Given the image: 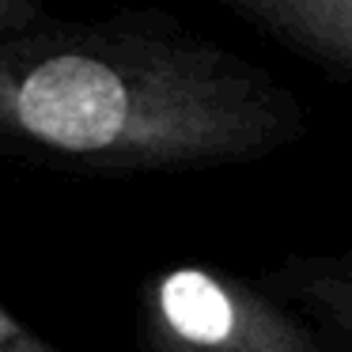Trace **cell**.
<instances>
[{
	"instance_id": "cell-1",
	"label": "cell",
	"mask_w": 352,
	"mask_h": 352,
	"mask_svg": "<svg viewBox=\"0 0 352 352\" xmlns=\"http://www.w3.org/2000/svg\"><path fill=\"white\" fill-rule=\"evenodd\" d=\"M303 129L273 72L160 8L0 34V160L170 175L265 160Z\"/></svg>"
},
{
	"instance_id": "cell-5",
	"label": "cell",
	"mask_w": 352,
	"mask_h": 352,
	"mask_svg": "<svg viewBox=\"0 0 352 352\" xmlns=\"http://www.w3.org/2000/svg\"><path fill=\"white\" fill-rule=\"evenodd\" d=\"M0 352H65V349H57L50 337H42L38 329L19 322L8 307L0 303Z\"/></svg>"
},
{
	"instance_id": "cell-4",
	"label": "cell",
	"mask_w": 352,
	"mask_h": 352,
	"mask_svg": "<svg viewBox=\"0 0 352 352\" xmlns=\"http://www.w3.org/2000/svg\"><path fill=\"white\" fill-rule=\"evenodd\" d=\"M258 284L322 333L326 352H352V250L292 254Z\"/></svg>"
},
{
	"instance_id": "cell-6",
	"label": "cell",
	"mask_w": 352,
	"mask_h": 352,
	"mask_svg": "<svg viewBox=\"0 0 352 352\" xmlns=\"http://www.w3.org/2000/svg\"><path fill=\"white\" fill-rule=\"evenodd\" d=\"M42 16H50V12L42 4H34V0H0V34L23 31V27L38 23Z\"/></svg>"
},
{
	"instance_id": "cell-3",
	"label": "cell",
	"mask_w": 352,
	"mask_h": 352,
	"mask_svg": "<svg viewBox=\"0 0 352 352\" xmlns=\"http://www.w3.org/2000/svg\"><path fill=\"white\" fill-rule=\"evenodd\" d=\"M220 8L352 91V0H220Z\"/></svg>"
},
{
	"instance_id": "cell-2",
	"label": "cell",
	"mask_w": 352,
	"mask_h": 352,
	"mask_svg": "<svg viewBox=\"0 0 352 352\" xmlns=\"http://www.w3.org/2000/svg\"><path fill=\"white\" fill-rule=\"evenodd\" d=\"M133 337L140 352H326L318 329L258 280L201 261L140 280Z\"/></svg>"
}]
</instances>
